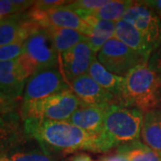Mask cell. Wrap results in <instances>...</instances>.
Masks as SVG:
<instances>
[{
    "mask_svg": "<svg viewBox=\"0 0 161 161\" xmlns=\"http://www.w3.org/2000/svg\"><path fill=\"white\" fill-rule=\"evenodd\" d=\"M23 129L27 138L36 140L45 150L65 155L81 150L95 152L97 136L66 121L28 118L24 120Z\"/></svg>",
    "mask_w": 161,
    "mask_h": 161,
    "instance_id": "cell-1",
    "label": "cell"
},
{
    "mask_svg": "<svg viewBox=\"0 0 161 161\" xmlns=\"http://www.w3.org/2000/svg\"><path fill=\"white\" fill-rule=\"evenodd\" d=\"M143 115L134 108L121 105L108 107L101 132L96 139L95 152H105L114 147L139 141Z\"/></svg>",
    "mask_w": 161,
    "mask_h": 161,
    "instance_id": "cell-2",
    "label": "cell"
},
{
    "mask_svg": "<svg viewBox=\"0 0 161 161\" xmlns=\"http://www.w3.org/2000/svg\"><path fill=\"white\" fill-rule=\"evenodd\" d=\"M118 105L147 113L161 108V76L148 63L141 64L125 77Z\"/></svg>",
    "mask_w": 161,
    "mask_h": 161,
    "instance_id": "cell-3",
    "label": "cell"
},
{
    "mask_svg": "<svg viewBox=\"0 0 161 161\" xmlns=\"http://www.w3.org/2000/svg\"><path fill=\"white\" fill-rule=\"evenodd\" d=\"M17 61L28 78L40 69L58 66L59 56L49 31L41 27L32 31L24 41V52Z\"/></svg>",
    "mask_w": 161,
    "mask_h": 161,
    "instance_id": "cell-4",
    "label": "cell"
},
{
    "mask_svg": "<svg viewBox=\"0 0 161 161\" xmlns=\"http://www.w3.org/2000/svg\"><path fill=\"white\" fill-rule=\"evenodd\" d=\"M81 107L84 106L75 93L67 91L40 100L23 101L20 115L23 120L42 118L52 121H67Z\"/></svg>",
    "mask_w": 161,
    "mask_h": 161,
    "instance_id": "cell-5",
    "label": "cell"
},
{
    "mask_svg": "<svg viewBox=\"0 0 161 161\" xmlns=\"http://www.w3.org/2000/svg\"><path fill=\"white\" fill-rule=\"evenodd\" d=\"M97 58L108 71L122 77H125L139 64L149 62V58L131 49L115 38L106 42Z\"/></svg>",
    "mask_w": 161,
    "mask_h": 161,
    "instance_id": "cell-6",
    "label": "cell"
},
{
    "mask_svg": "<svg viewBox=\"0 0 161 161\" xmlns=\"http://www.w3.org/2000/svg\"><path fill=\"white\" fill-rule=\"evenodd\" d=\"M67 91H71V88L59 65L43 68L27 79L23 91V101L40 100Z\"/></svg>",
    "mask_w": 161,
    "mask_h": 161,
    "instance_id": "cell-7",
    "label": "cell"
},
{
    "mask_svg": "<svg viewBox=\"0 0 161 161\" xmlns=\"http://www.w3.org/2000/svg\"><path fill=\"white\" fill-rule=\"evenodd\" d=\"M122 20L132 25L152 47L153 51L161 43V19L143 1H134Z\"/></svg>",
    "mask_w": 161,
    "mask_h": 161,
    "instance_id": "cell-8",
    "label": "cell"
},
{
    "mask_svg": "<svg viewBox=\"0 0 161 161\" xmlns=\"http://www.w3.org/2000/svg\"><path fill=\"white\" fill-rule=\"evenodd\" d=\"M95 53L91 49L86 40L59 56V68L68 84L81 75H87Z\"/></svg>",
    "mask_w": 161,
    "mask_h": 161,
    "instance_id": "cell-9",
    "label": "cell"
},
{
    "mask_svg": "<svg viewBox=\"0 0 161 161\" xmlns=\"http://www.w3.org/2000/svg\"><path fill=\"white\" fill-rule=\"evenodd\" d=\"M70 88L84 107L108 108L111 105H118L115 95L99 86L88 74L75 79Z\"/></svg>",
    "mask_w": 161,
    "mask_h": 161,
    "instance_id": "cell-10",
    "label": "cell"
},
{
    "mask_svg": "<svg viewBox=\"0 0 161 161\" xmlns=\"http://www.w3.org/2000/svg\"><path fill=\"white\" fill-rule=\"evenodd\" d=\"M37 26L27 13L6 18L0 22V47L16 41H25Z\"/></svg>",
    "mask_w": 161,
    "mask_h": 161,
    "instance_id": "cell-11",
    "label": "cell"
},
{
    "mask_svg": "<svg viewBox=\"0 0 161 161\" xmlns=\"http://www.w3.org/2000/svg\"><path fill=\"white\" fill-rule=\"evenodd\" d=\"M27 79L17 59L0 62V93L6 98L20 100Z\"/></svg>",
    "mask_w": 161,
    "mask_h": 161,
    "instance_id": "cell-12",
    "label": "cell"
},
{
    "mask_svg": "<svg viewBox=\"0 0 161 161\" xmlns=\"http://www.w3.org/2000/svg\"><path fill=\"white\" fill-rule=\"evenodd\" d=\"M21 118L20 111L0 115V155L14 150L28 139Z\"/></svg>",
    "mask_w": 161,
    "mask_h": 161,
    "instance_id": "cell-13",
    "label": "cell"
},
{
    "mask_svg": "<svg viewBox=\"0 0 161 161\" xmlns=\"http://www.w3.org/2000/svg\"><path fill=\"white\" fill-rule=\"evenodd\" d=\"M83 21L87 23V31L84 34L87 43L95 54L99 52L107 41L115 38V23L114 22L99 20L93 16Z\"/></svg>",
    "mask_w": 161,
    "mask_h": 161,
    "instance_id": "cell-14",
    "label": "cell"
},
{
    "mask_svg": "<svg viewBox=\"0 0 161 161\" xmlns=\"http://www.w3.org/2000/svg\"><path fill=\"white\" fill-rule=\"evenodd\" d=\"M106 108L99 107H81L66 122L98 136L103 126Z\"/></svg>",
    "mask_w": 161,
    "mask_h": 161,
    "instance_id": "cell-15",
    "label": "cell"
},
{
    "mask_svg": "<svg viewBox=\"0 0 161 161\" xmlns=\"http://www.w3.org/2000/svg\"><path fill=\"white\" fill-rule=\"evenodd\" d=\"M115 38L120 40L125 46L134 51L145 56L150 59V55L153 52L152 47L144 39L141 32L132 25L124 20L115 23Z\"/></svg>",
    "mask_w": 161,
    "mask_h": 161,
    "instance_id": "cell-16",
    "label": "cell"
},
{
    "mask_svg": "<svg viewBox=\"0 0 161 161\" xmlns=\"http://www.w3.org/2000/svg\"><path fill=\"white\" fill-rule=\"evenodd\" d=\"M141 134L143 143L161 156V108L144 113Z\"/></svg>",
    "mask_w": 161,
    "mask_h": 161,
    "instance_id": "cell-17",
    "label": "cell"
},
{
    "mask_svg": "<svg viewBox=\"0 0 161 161\" xmlns=\"http://www.w3.org/2000/svg\"><path fill=\"white\" fill-rule=\"evenodd\" d=\"M88 75L108 92L115 95L117 100L123 90L125 77L115 75L106 69L95 58L92 61L88 72Z\"/></svg>",
    "mask_w": 161,
    "mask_h": 161,
    "instance_id": "cell-18",
    "label": "cell"
},
{
    "mask_svg": "<svg viewBox=\"0 0 161 161\" xmlns=\"http://www.w3.org/2000/svg\"><path fill=\"white\" fill-rule=\"evenodd\" d=\"M47 29L49 31L51 34L58 56L86 40L84 35L75 30L57 27H49Z\"/></svg>",
    "mask_w": 161,
    "mask_h": 161,
    "instance_id": "cell-19",
    "label": "cell"
},
{
    "mask_svg": "<svg viewBox=\"0 0 161 161\" xmlns=\"http://www.w3.org/2000/svg\"><path fill=\"white\" fill-rule=\"evenodd\" d=\"M117 151L125 154L129 161H161V156L140 140L121 145L117 147Z\"/></svg>",
    "mask_w": 161,
    "mask_h": 161,
    "instance_id": "cell-20",
    "label": "cell"
},
{
    "mask_svg": "<svg viewBox=\"0 0 161 161\" xmlns=\"http://www.w3.org/2000/svg\"><path fill=\"white\" fill-rule=\"evenodd\" d=\"M134 1L132 0H108L101 8L95 13L93 17L117 23L123 19L125 14L132 6Z\"/></svg>",
    "mask_w": 161,
    "mask_h": 161,
    "instance_id": "cell-21",
    "label": "cell"
},
{
    "mask_svg": "<svg viewBox=\"0 0 161 161\" xmlns=\"http://www.w3.org/2000/svg\"><path fill=\"white\" fill-rule=\"evenodd\" d=\"M108 0H78L71 1L66 7L77 14L81 20L92 17L99 8L108 3Z\"/></svg>",
    "mask_w": 161,
    "mask_h": 161,
    "instance_id": "cell-22",
    "label": "cell"
},
{
    "mask_svg": "<svg viewBox=\"0 0 161 161\" xmlns=\"http://www.w3.org/2000/svg\"><path fill=\"white\" fill-rule=\"evenodd\" d=\"M0 161H53L45 153L38 150H12L0 155Z\"/></svg>",
    "mask_w": 161,
    "mask_h": 161,
    "instance_id": "cell-23",
    "label": "cell"
},
{
    "mask_svg": "<svg viewBox=\"0 0 161 161\" xmlns=\"http://www.w3.org/2000/svg\"><path fill=\"white\" fill-rule=\"evenodd\" d=\"M36 1H17V0H0V22L6 18L22 14L32 6Z\"/></svg>",
    "mask_w": 161,
    "mask_h": 161,
    "instance_id": "cell-24",
    "label": "cell"
},
{
    "mask_svg": "<svg viewBox=\"0 0 161 161\" xmlns=\"http://www.w3.org/2000/svg\"><path fill=\"white\" fill-rule=\"evenodd\" d=\"M24 52V41H16L0 47V62L13 61L20 58Z\"/></svg>",
    "mask_w": 161,
    "mask_h": 161,
    "instance_id": "cell-25",
    "label": "cell"
},
{
    "mask_svg": "<svg viewBox=\"0 0 161 161\" xmlns=\"http://www.w3.org/2000/svg\"><path fill=\"white\" fill-rule=\"evenodd\" d=\"M20 100L6 98L0 93V115H7L14 112H18Z\"/></svg>",
    "mask_w": 161,
    "mask_h": 161,
    "instance_id": "cell-26",
    "label": "cell"
},
{
    "mask_svg": "<svg viewBox=\"0 0 161 161\" xmlns=\"http://www.w3.org/2000/svg\"><path fill=\"white\" fill-rule=\"evenodd\" d=\"M71 1H64V0H41V1H36L33 5V7L39 10L47 11L55 7L65 6L69 4Z\"/></svg>",
    "mask_w": 161,
    "mask_h": 161,
    "instance_id": "cell-27",
    "label": "cell"
},
{
    "mask_svg": "<svg viewBox=\"0 0 161 161\" xmlns=\"http://www.w3.org/2000/svg\"><path fill=\"white\" fill-rule=\"evenodd\" d=\"M149 65L161 76V43L154 51L151 53L149 59Z\"/></svg>",
    "mask_w": 161,
    "mask_h": 161,
    "instance_id": "cell-28",
    "label": "cell"
},
{
    "mask_svg": "<svg viewBox=\"0 0 161 161\" xmlns=\"http://www.w3.org/2000/svg\"><path fill=\"white\" fill-rule=\"evenodd\" d=\"M99 161H129L125 154L117 151L116 154H113L110 156H106L101 158Z\"/></svg>",
    "mask_w": 161,
    "mask_h": 161,
    "instance_id": "cell-29",
    "label": "cell"
},
{
    "mask_svg": "<svg viewBox=\"0 0 161 161\" xmlns=\"http://www.w3.org/2000/svg\"><path fill=\"white\" fill-rule=\"evenodd\" d=\"M143 2L155 12L158 16L161 19V0H148Z\"/></svg>",
    "mask_w": 161,
    "mask_h": 161,
    "instance_id": "cell-30",
    "label": "cell"
},
{
    "mask_svg": "<svg viewBox=\"0 0 161 161\" xmlns=\"http://www.w3.org/2000/svg\"><path fill=\"white\" fill-rule=\"evenodd\" d=\"M73 161H94L90 156L86 154H79V155L75 156L74 158Z\"/></svg>",
    "mask_w": 161,
    "mask_h": 161,
    "instance_id": "cell-31",
    "label": "cell"
},
{
    "mask_svg": "<svg viewBox=\"0 0 161 161\" xmlns=\"http://www.w3.org/2000/svg\"></svg>",
    "mask_w": 161,
    "mask_h": 161,
    "instance_id": "cell-32",
    "label": "cell"
}]
</instances>
